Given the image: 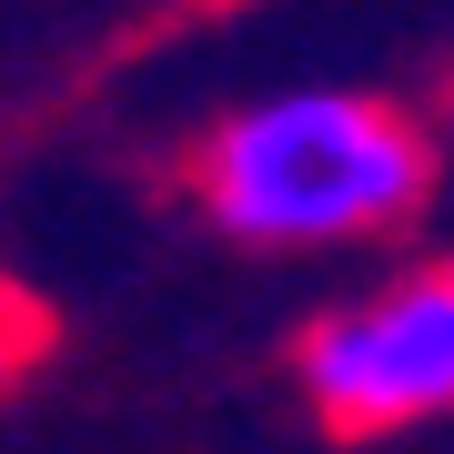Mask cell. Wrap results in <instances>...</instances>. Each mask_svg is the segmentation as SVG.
<instances>
[{
    "label": "cell",
    "instance_id": "obj_1",
    "mask_svg": "<svg viewBox=\"0 0 454 454\" xmlns=\"http://www.w3.org/2000/svg\"><path fill=\"white\" fill-rule=\"evenodd\" d=\"M182 182L202 223L253 253H333L414 223L434 192V142L384 91H273L212 121Z\"/></svg>",
    "mask_w": 454,
    "mask_h": 454
},
{
    "label": "cell",
    "instance_id": "obj_2",
    "mask_svg": "<svg viewBox=\"0 0 454 454\" xmlns=\"http://www.w3.org/2000/svg\"><path fill=\"white\" fill-rule=\"evenodd\" d=\"M293 384L324 414V434H404L454 414V262L394 273L384 293L303 324Z\"/></svg>",
    "mask_w": 454,
    "mask_h": 454
}]
</instances>
